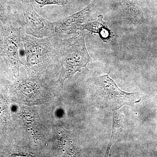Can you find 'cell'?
I'll use <instances>...</instances> for the list:
<instances>
[{
	"label": "cell",
	"instance_id": "obj_1",
	"mask_svg": "<svg viewBox=\"0 0 157 157\" xmlns=\"http://www.w3.org/2000/svg\"><path fill=\"white\" fill-rule=\"evenodd\" d=\"M85 34L79 31L75 36L63 40L60 48L61 71L59 81L63 84L67 78L73 76L82 68L87 69L88 63L91 61L84 41Z\"/></svg>",
	"mask_w": 157,
	"mask_h": 157
},
{
	"label": "cell",
	"instance_id": "obj_2",
	"mask_svg": "<svg viewBox=\"0 0 157 157\" xmlns=\"http://www.w3.org/2000/svg\"><path fill=\"white\" fill-rule=\"evenodd\" d=\"M20 32L12 26H5L0 31V53L14 76H19Z\"/></svg>",
	"mask_w": 157,
	"mask_h": 157
},
{
	"label": "cell",
	"instance_id": "obj_3",
	"mask_svg": "<svg viewBox=\"0 0 157 157\" xmlns=\"http://www.w3.org/2000/svg\"><path fill=\"white\" fill-rule=\"evenodd\" d=\"M108 74L100 76L103 95L108 106L115 110L125 104L131 105L134 103V96L136 93H128L121 90Z\"/></svg>",
	"mask_w": 157,
	"mask_h": 157
},
{
	"label": "cell",
	"instance_id": "obj_4",
	"mask_svg": "<svg viewBox=\"0 0 157 157\" xmlns=\"http://www.w3.org/2000/svg\"><path fill=\"white\" fill-rule=\"evenodd\" d=\"M26 33L39 39L52 37L55 33L53 23L37 14L33 7L25 11Z\"/></svg>",
	"mask_w": 157,
	"mask_h": 157
},
{
	"label": "cell",
	"instance_id": "obj_5",
	"mask_svg": "<svg viewBox=\"0 0 157 157\" xmlns=\"http://www.w3.org/2000/svg\"><path fill=\"white\" fill-rule=\"evenodd\" d=\"M42 39L28 35L23 39L28 63H36L45 51L47 50L48 46H45L48 45V42H45Z\"/></svg>",
	"mask_w": 157,
	"mask_h": 157
},
{
	"label": "cell",
	"instance_id": "obj_6",
	"mask_svg": "<svg viewBox=\"0 0 157 157\" xmlns=\"http://www.w3.org/2000/svg\"><path fill=\"white\" fill-rule=\"evenodd\" d=\"M93 4L90 5L76 14L69 16L64 20L58 26V31H67L71 29H79L80 26L89 16L92 9Z\"/></svg>",
	"mask_w": 157,
	"mask_h": 157
},
{
	"label": "cell",
	"instance_id": "obj_7",
	"mask_svg": "<svg viewBox=\"0 0 157 157\" xmlns=\"http://www.w3.org/2000/svg\"><path fill=\"white\" fill-rule=\"evenodd\" d=\"M98 18L95 21L82 25L79 29L87 30L91 33H98L103 39L109 38L110 33L108 28V23L103 20V15H99Z\"/></svg>",
	"mask_w": 157,
	"mask_h": 157
},
{
	"label": "cell",
	"instance_id": "obj_8",
	"mask_svg": "<svg viewBox=\"0 0 157 157\" xmlns=\"http://www.w3.org/2000/svg\"><path fill=\"white\" fill-rule=\"evenodd\" d=\"M123 117L119 113L117 112L115 110H113V132L111 140L109 144V147L107 151V153L109 151L110 146H111L113 141L115 140V137L121 132L122 128L123 121Z\"/></svg>",
	"mask_w": 157,
	"mask_h": 157
},
{
	"label": "cell",
	"instance_id": "obj_9",
	"mask_svg": "<svg viewBox=\"0 0 157 157\" xmlns=\"http://www.w3.org/2000/svg\"><path fill=\"white\" fill-rule=\"evenodd\" d=\"M123 6L127 14L133 17L139 14L140 9L137 0H121Z\"/></svg>",
	"mask_w": 157,
	"mask_h": 157
},
{
	"label": "cell",
	"instance_id": "obj_10",
	"mask_svg": "<svg viewBox=\"0 0 157 157\" xmlns=\"http://www.w3.org/2000/svg\"><path fill=\"white\" fill-rule=\"evenodd\" d=\"M41 6L47 5H64L67 4V0H34Z\"/></svg>",
	"mask_w": 157,
	"mask_h": 157
},
{
	"label": "cell",
	"instance_id": "obj_11",
	"mask_svg": "<svg viewBox=\"0 0 157 157\" xmlns=\"http://www.w3.org/2000/svg\"><path fill=\"white\" fill-rule=\"evenodd\" d=\"M0 21L6 25L7 23V16L5 9L2 4H0Z\"/></svg>",
	"mask_w": 157,
	"mask_h": 157
}]
</instances>
